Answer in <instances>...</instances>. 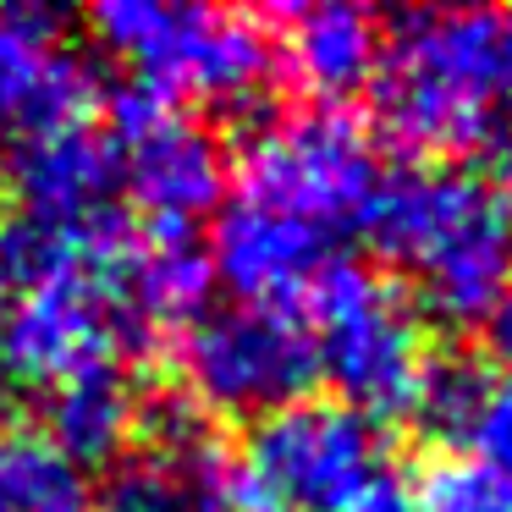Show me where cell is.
<instances>
[{
  "label": "cell",
  "mask_w": 512,
  "mask_h": 512,
  "mask_svg": "<svg viewBox=\"0 0 512 512\" xmlns=\"http://www.w3.org/2000/svg\"><path fill=\"white\" fill-rule=\"evenodd\" d=\"M380 182V149L353 116L325 105L270 116L237 155L204 259L237 298L298 309L336 265H347L342 248L364 232Z\"/></svg>",
  "instance_id": "obj_1"
},
{
  "label": "cell",
  "mask_w": 512,
  "mask_h": 512,
  "mask_svg": "<svg viewBox=\"0 0 512 512\" xmlns=\"http://www.w3.org/2000/svg\"><path fill=\"white\" fill-rule=\"evenodd\" d=\"M364 237L408 281L413 309L479 325L512 303V199L496 177L468 166L386 171Z\"/></svg>",
  "instance_id": "obj_2"
},
{
  "label": "cell",
  "mask_w": 512,
  "mask_h": 512,
  "mask_svg": "<svg viewBox=\"0 0 512 512\" xmlns=\"http://www.w3.org/2000/svg\"><path fill=\"white\" fill-rule=\"evenodd\" d=\"M100 50L133 78V89L166 105L259 100L276 78V39L259 17L182 0H111L89 17Z\"/></svg>",
  "instance_id": "obj_3"
},
{
  "label": "cell",
  "mask_w": 512,
  "mask_h": 512,
  "mask_svg": "<svg viewBox=\"0 0 512 512\" xmlns=\"http://www.w3.org/2000/svg\"><path fill=\"white\" fill-rule=\"evenodd\" d=\"M507 61V12H413L386 34L380 116L413 149L485 144Z\"/></svg>",
  "instance_id": "obj_4"
},
{
  "label": "cell",
  "mask_w": 512,
  "mask_h": 512,
  "mask_svg": "<svg viewBox=\"0 0 512 512\" xmlns=\"http://www.w3.org/2000/svg\"><path fill=\"white\" fill-rule=\"evenodd\" d=\"M243 512H375L402 496L380 419L336 397L265 413L237 452Z\"/></svg>",
  "instance_id": "obj_5"
},
{
  "label": "cell",
  "mask_w": 512,
  "mask_h": 512,
  "mask_svg": "<svg viewBox=\"0 0 512 512\" xmlns=\"http://www.w3.org/2000/svg\"><path fill=\"white\" fill-rule=\"evenodd\" d=\"M298 314L314 342V375L331 380L336 402L369 419L419 408L435 353L408 292L358 265H336L298 303Z\"/></svg>",
  "instance_id": "obj_6"
},
{
  "label": "cell",
  "mask_w": 512,
  "mask_h": 512,
  "mask_svg": "<svg viewBox=\"0 0 512 512\" xmlns=\"http://www.w3.org/2000/svg\"><path fill=\"white\" fill-rule=\"evenodd\" d=\"M177 375L204 413L265 419L314 380V342L287 303H204L177 331Z\"/></svg>",
  "instance_id": "obj_7"
},
{
  "label": "cell",
  "mask_w": 512,
  "mask_h": 512,
  "mask_svg": "<svg viewBox=\"0 0 512 512\" xmlns=\"http://www.w3.org/2000/svg\"><path fill=\"white\" fill-rule=\"evenodd\" d=\"M105 138L116 149L122 204L138 226L188 237L199 226V215L221 204L226 155L215 144V133H204L182 105H166L144 89H127L111 105Z\"/></svg>",
  "instance_id": "obj_8"
},
{
  "label": "cell",
  "mask_w": 512,
  "mask_h": 512,
  "mask_svg": "<svg viewBox=\"0 0 512 512\" xmlns=\"http://www.w3.org/2000/svg\"><path fill=\"white\" fill-rule=\"evenodd\" d=\"M12 221L0 226L23 243H78L105 226L127 221L116 149L105 127L67 122L12 149Z\"/></svg>",
  "instance_id": "obj_9"
},
{
  "label": "cell",
  "mask_w": 512,
  "mask_h": 512,
  "mask_svg": "<svg viewBox=\"0 0 512 512\" xmlns=\"http://www.w3.org/2000/svg\"><path fill=\"white\" fill-rule=\"evenodd\" d=\"M100 512H243L237 452L210 424L166 413L111 463Z\"/></svg>",
  "instance_id": "obj_10"
},
{
  "label": "cell",
  "mask_w": 512,
  "mask_h": 512,
  "mask_svg": "<svg viewBox=\"0 0 512 512\" xmlns=\"http://www.w3.org/2000/svg\"><path fill=\"white\" fill-rule=\"evenodd\" d=\"M94 100L89 61L45 6H0V138H39L83 122Z\"/></svg>",
  "instance_id": "obj_11"
},
{
  "label": "cell",
  "mask_w": 512,
  "mask_h": 512,
  "mask_svg": "<svg viewBox=\"0 0 512 512\" xmlns=\"http://www.w3.org/2000/svg\"><path fill=\"white\" fill-rule=\"evenodd\" d=\"M270 39H276V61H287V72L325 111L369 89L386 56V28L364 6H292L276 17Z\"/></svg>",
  "instance_id": "obj_12"
},
{
  "label": "cell",
  "mask_w": 512,
  "mask_h": 512,
  "mask_svg": "<svg viewBox=\"0 0 512 512\" xmlns=\"http://www.w3.org/2000/svg\"><path fill=\"white\" fill-rule=\"evenodd\" d=\"M419 413L474 463L512 474V347H496V358H435Z\"/></svg>",
  "instance_id": "obj_13"
},
{
  "label": "cell",
  "mask_w": 512,
  "mask_h": 512,
  "mask_svg": "<svg viewBox=\"0 0 512 512\" xmlns=\"http://www.w3.org/2000/svg\"><path fill=\"white\" fill-rule=\"evenodd\" d=\"M45 435L72 457V463H105L133 446L144 430V397L133 386V369H94L67 386L45 391Z\"/></svg>",
  "instance_id": "obj_14"
},
{
  "label": "cell",
  "mask_w": 512,
  "mask_h": 512,
  "mask_svg": "<svg viewBox=\"0 0 512 512\" xmlns=\"http://www.w3.org/2000/svg\"><path fill=\"white\" fill-rule=\"evenodd\" d=\"M0 512H94L83 463L45 430H0Z\"/></svg>",
  "instance_id": "obj_15"
},
{
  "label": "cell",
  "mask_w": 512,
  "mask_h": 512,
  "mask_svg": "<svg viewBox=\"0 0 512 512\" xmlns=\"http://www.w3.org/2000/svg\"><path fill=\"white\" fill-rule=\"evenodd\" d=\"M413 512H512V474L474 457H452L424 474Z\"/></svg>",
  "instance_id": "obj_16"
},
{
  "label": "cell",
  "mask_w": 512,
  "mask_h": 512,
  "mask_svg": "<svg viewBox=\"0 0 512 512\" xmlns=\"http://www.w3.org/2000/svg\"><path fill=\"white\" fill-rule=\"evenodd\" d=\"M485 149L496 155L501 177L512 182V12H507V61H501V94H496V116H490Z\"/></svg>",
  "instance_id": "obj_17"
},
{
  "label": "cell",
  "mask_w": 512,
  "mask_h": 512,
  "mask_svg": "<svg viewBox=\"0 0 512 512\" xmlns=\"http://www.w3.org/2000/svg\"><path fill=\"white\" fill-rule=\"evenodd\" d=\"M0 281H6V259H0Z\"/></svg>",
  "instance_id": "obj_18"
}]
</instances>
